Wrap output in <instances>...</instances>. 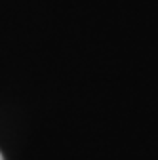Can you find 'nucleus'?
Returning a JSON list of instances; mask_svg holds the SVG:
<instances>
[{
  "mask_svg": "<svg viewBox=\"0 0 158 160\" xmlns=\"http://www.w3.org/2000/svg\"><path fill=\"white\" fill-rule=\"evenodd\" d=\"M0 160H4V158H2V154H0Z\"/></svg>",
  "mask_w": 158,
  "mask_h": 160,
  "instance_id": "obj_1",
  "label": "nucleus"
}]
</instances>
